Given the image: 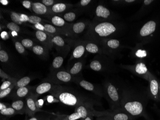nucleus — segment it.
<instances>
[{
	"label": "nucleus",
	"instance_id": "obj_1",
	"mask_svg": "<svg viewBox=\"0 0 160 120\" xmlns=\"http://www.w3.org/2000/svg\"><path fill=\"white\" fill-rule=\"evenodd\" d=\"M50 92L61 102L68 106H77L83 103L80 97L60 86L54 85Z\"/></svg>",
	"mask_w": 160,
	"mask_h": 120
},
{
	"label": "nucleus",
	"instance_id": "obj_2",
	"mask_svg": "<svg viewBox=\"0 0 160 120\" xmlns=\"http://www.w3.org/2000/svg\"><path fill=\"white\" fill-rule=\"evenodd\" d=\"M122 105V110L134 118L143 116L147 120L149 117L145 112V108L141 102L138 101H128L124 102Z\"/></svg>",
	"mask_w": 160,
	"mask_h": 120
},
{
	"label": "nucleus",
	"instance_id": "obj_3",
	"mask_svg": "<svg viewBox=\"0 0 160 120\" xmlns=\"http://www.w3.org/2000/svg\"><path fill=\"white\" fill-rule=\"evenodd\" d=\"M92 112L94 116L97 117L104 116L110 120H133L135 118L123 110L113 112H98L93 110Z\"/></svg>",
	"mask_w": 160,
	"mask_h": 120
},
{
	"label": "nucleus",
	"instance_id": "obj_4",
	"mask_svg": "<svg viewBox=\"0 0 160 120\" xmlns=\"http://www.w3.org/2000/svg\"><path fill=\"white\" fill-rule=\"evenodd\" d=\"M72 76L69 72L65 71H59L50 74L46 80L54 83H69L72 80Z\"/></svg>",
	"mask_w": 160,
	"mask_h": 120
},
{
	"label": "nucleus",
	"instance_id": "obj_5",
	"mask_svg": "<svg viewBox=\"0 0 160 120\" xmlns=\"http://www.w3.org/2000/svg\"><path fill=\"white\" fill-rule=\"evenodd\" d=\"M38 97V95L32 92L26 98L25 101L27 105V114L30 117L34 116V114L37 112L41 111L38 107L37 102Z\"/></svg>",
	"mask_w": 160,
	"mask_h": 120
},
{
	"label": "nucleus",
	"instance_id": "obj_6",
	"mask_svg": "<svg viewBox=\"0 0 160 120\" xmlns=\"http://www.w3.org/2000/svg\"><path fill=\"white\" fill-rule=\"evenodd\" d=\"M116 28L114 25L109 22H102L98 24L94 28L96 34L100 37H107L114 33Z\"/></svg>",
	"mask_w": 160,
	"mask_h": 120
},
{
	"label": "nucleus",
	"instance_id": "obj_7",
	"mask_svg": "<svg viewBox=\"0 0 160 120\" xmlns=\"http://www.w3.org/2000/svg\"><path fill=\"white\" fill-rule=\"evenodd\" d=\"M105 91L109 100L113 104V107H119L120 105L119 94L116 86L111 83L107 84L105 86Z\"/></svg>",
	"mask_w": 160,
	"mask_h": 120
},
{
	"label": "nucleus",
	"instance_id": "obj_8",
	"mask_svg": "<svg viewBox=\"0 0 160 120\" xmlns=\"http://www.w3.org/2000/svg\"><path fill=\"white\" fill-rule=\"evenodd\" d=\"M35 36L36 38L38 41L45 45L46 46L51 47L52 46L53 43L52 42V39H50L48 35V33L45 31L37 30L35 32Z\"/></svg>",
	"mask_w": 160,
	"mask_h": 120
},
{
	"label": "nucleus",
	"instance_id": "obj_9",
	"mask_svg": "<svg viewBox=\"0 0 160 120\" xmlns=\"http://www.w3.org/2000/svg\"><path fill=\"white\" fill-rule=\"evenodd\" d=\"M32 91V87L29 86H24L16 88L14 93L12 94L13 98L17 99H22L27 97L30 94Z\"/></svg>",
	"mask_w": 160,
	"mask_h": 120
},
{
	"label": "nucleus",
	"instance_id": "obj_10",
	"mask_svg": "<svg viewBox=\"0 0 160 120\" xmlns=\"http://www.w3.org/2000/svg\"><path fill=\"white\" fill-rule=\"evenodd\" d=\"M156 24L155 22L150 21L145 24L141 29L140 34L142 37L147 36L154 32Z\"/></svg>",
	"mask_w": 160,
	"mask_h": 120
},
{
	"label": "nucleus",
	"instance_id": "obj_11",
	"mask_svg": "<svg viewBox=\"0 0 160 120\" xmlns=\"http://www.w3.org/2000/svg\"><path fill=\"white\" fill-rule=\"evenodd\" d=\"M11 107L17 111L20 114H27V109L26 101L18 99L13 101L11 104Z\"/></svg>",
	"mask_w": 160,
	"mask_h": 120
},
{
	"label": "nucleus",
	"instance_id": "obj_12",
	"mask_svg": "<svg viewBox=\"0 0 160 120\" xmlns=\"http://www.w3.org/2000/svg\"><path fill=\"white\" fill-rule=\"evenodd\" d=\"M78 83L80 86H81L86 91L93 92L94 93L97 94L99 96H103V94L101 92V91L100 90H98L96 88V86L90 82L82 79V80H78Z\"/></svg>",
	"mask_w": 160,
	"mask_h": 120
},
{
	"label": "nucleus",
	"instance_id": "obj_13",
	"mask_svg": "<svg viewBox=\"0 0 160 120\" xmlns=\"http://www.w3.org/2000/svg\"><path fill=\"white\" fill-rule=\"evenodd\" d=\"M53 86V85L52 84L49 82H44L36 87L34 93L38 96L48 92L50 91Z\"/></svg>",
	"mask_w": 160,
	"mask_h": 120
},
{
	"label": "nucleus",
	"instance_id": "obj_14",
	"mask_svg": "<svg viewBox=\"0 0 160 120\" xmlns=\"http://www.w3.org/2000/svg\"><path fill=\"white\" fill-rule=\"evenodd\" d=\"M31 9L33 12L38 15H44L48 11L47 7L42 3L39 2L32 3Z\"/></svg>",
	"mask_w": 160,
	"mask_h": 120
},
{
	"label": "nucleus",
	"instance_id": "obj_15",
	"mask_svg": "<svg viewBox=\"0 0 160 120\" xmlns=\"http://www.w3.org/2000/svg\"><path fill=\"white\" fill-rule=\"evenodd\" d=\"M150 91L152 95L155 99H157L159 95V85L155 78H152L150 80Z\"/></svg>",
	"mask_w": 160,
	"mask_h": 120
},
{
	"label": "nucleus",
	"instance_id": "obj_16",
	"mask_svg": "<svg viewBox=\"0 0 160 120\" xmlns=\"http://www.w3.org/2000/svg\"><path fill=\"white\" fill-rule=\"evenodd\" d=\"M96 13L98 18L107 19L110 16V12L103 5H99L96 8Z\"/></svg>",
	"mask_w": 160,
	"mask_h": 120
},
{
	"label": "nucleus",
	"instance_id": "obj_17",
	"mask_svg": "<svg viewBox=\"0 0 160 120\" xmlns=\"http://www.w3.org/2000/svg\"><path fill=\"white\" fill-rule=\"evenodd\" d=\"M68 5L66 3H56L51 7V11L56 13H62L67 10Z\"/></svg>",
	"mask_w": 160,
	"mask_h": 120
},
{
	"label": "nucleus",
	"instance_id": "obj_18",
	"mask_svg": "<svg viewBox=\"0 0 160 120\" xmlns=\"http://www.w3.org/2000/svg\"><path fill=\"white\" fill-rule=\"evenodd\" d=\"M51 22L53 26L58 28H62L66 25V22L64 19L59 16H55L52 17Z\"/></svg>",
	"mask_w": 160,
	"mask_h": 120
},
{
	"label": "nucleus",
	"instance_id": "obj_19",
	"mask_svg": "<svg viewBox=\"0 0 160 120\" xmlns=\"http://www.w3.org/2000/svg\"><path fill=\"white\" fill-rule=\"evenodd\" d=\"M86 28V25L82 22H79L73 24L72 26V32L75 34H81L83 32Z\"/></svg>",
	"mask_w": 160,
	"mask_h": 120
},
{
	"label": "nucleus",
	"instance_id": "obj_20",
	"mask_svg": "<svg viewBox=\"0 0 160 120\" xmlns=\"http://www.w3.org/2000/svg\"><path fill=\"white\" fill-rule=\"evenodd\" d=\"M42 45H35L32 48V50L33 52L35 55L38 56H45L48 53L47 50Z\"/></svg>",
	"mask_w": 160,
	"mask_h": 120
},
{
	"label": "nucleus",
	"instance_id": "obj_21",
	"mask_svg": "<svg viewBox=\"0 0 160 120\" xmlns=\"http://www.w3.org/2000/svg\"><path fill=\"white\" fill-rule=\"evenodd\" d=\"M52 41L53 44L60 48H63L66 44L64 39L60 35H55L52 38Z\"/></svg>",
	"mask_w": 160,
	"mask_h": 120
},
{
	"label": "nucleus",
	"instance_id": "obj_22",
	"mask_svg": "<svg viewBox=\"0 0 160 120\" xmlns=\"http://www.w3.org/2000/svg\"><path fill=\"white\" fill-rule=\"evenodd\" d=\"M85 52V47L82 45L77 46L75 47L72 52V56L73 58H80L84 55Z\"/></svg>",
	"mask_w": 160,
	"mask_h": 120
},
{
	"label": "nucleus",
	"instance_id": "obj_23",
	"mask_svg": "<svg viewBox=\"0 0 160 120\" xmlns=\"http://www.w3.org/2000/svg\"><path fill=\"white\" fill-rule=\"evenodd\" d=\"M83 67V64L82 62H77L75 63L73 66L70 69L69 73L72 75H76L81 72Z\"/></svg>",
	"mask_w": 160,
	"mask_h": 120
},
{
	"label": "nucleus",
	"instance_id": "obj_24",
	"mask_svg": "<svg viewBox=\"0 0 160 120\" xmlns=\"http://www.w3.org/2000/svg\"><path fill=\"white\" fill-rule=\"evenodd\" d=\"M31 80H32V78L29 76H25V77H22L17 81L16 88H18L19 87L27 86L29 83H30Z\"/></svg>",
	"mask_w": 160,
	"mask_h": 120
},
{
	"label": "nucleus",
	"instance_id": "obj_25",
	"mask_svg": "<svg viewBox=\"0 0 160 120\" xmlns=\"http://www.w3.org/2000/svg\"><path fill=\"white\" fill-rule=\"evenodd\" d=\"M135 71L138 75H144L148 72V69L144 64L141 63L136 65L135 67Z\"/></svg>",
	"mask_w": 160,
	"mask_h": 120
},
{
	"label": "nucleus",
	"instance_id": "obj_26",
	"mask_svg": "<svg viewBox=\"0 0 160 120\" xmlns=\"http://www.w3.org/2000/svg\"><path fill=\"white\" fill-rule=\"evenodd\" d=\"M44 31L48 34H56L58 32H59L60 29L59 28H56L53 25L50 24H44Z\"/></svg>",
	"mask_w": 160,
	"mask_h": 120
},
{
	"label": "nucleus",
	"instance_id": "obj_27",
	"mask_svg": "<svg viewBox=\"0 0 160 120\" xmlns=\"http://www.w3.org/2000/svg\"><path fill=\"white\" fill-rule=\"evenodd\" d=\"M64 62V58L61 56L56 57L54 59L52 64V67L54 69H58L61 68Z\"/></svg>",
	"mask_w": 160,
	"mask_h": 120
},
{
	"label": "nucleus",
	"instance_id": "obj_28",
	"mask_svg": "<svg viewBox=\"0 0 160 120\" xmlns=\"http://www.w3.org/2000/svg\"><path fill=\"white\" fill-rule=\"evenodd\" d=\"M9 15L12 22L19 25L23 24V23L20 20L21 13H18L15 12L11 11L10 12Z\"/></svg>",
	"mask_w": 160,
	"mask_h": 120
},
{
	"label": "nucleus",
	"instance_id": "obj_29",
	"mask_svg": "<svg viewBox=\"0 0 160 120\" xmlns=\"http://www.w3.org/2000/svg\"><path fill=\"white\" fill-rule=\"evenodd\" d=\"M0 113L2 115H5V116H12V115L19 114L17 111L12 107H7L5 109L0 111Z\"/></svg>",
	"mask_w": 160,
	"mask_h": 120
},
{
	"label": "nucleus",
	"instance_id": "obj_30",
	"mask_svg": "<svg viewBox=\"0 0 160 120\" xmlns=\"http://www.w3.org/2000/svg\"><path fill=\"white\" fill-rule=\"evenodd\" d=\"M90 67L91 69L94 71L99 72L103 69V66L101 63L98 60H93L91 62L90 65Z\"/></svg>",
	"mask_w": 160,
	"mask_h": 120
},
{
	"label": "nucleus",
	"instance_id": "obj_31",
	"mask_svg": "<svg viewBox=\"0 0 160 120\" xmlns=\"http://www.w3.org/2000/svg\"><path fill=\"white\" fill-rule=\"evenodd\" d=\"M6 28L12 32L18 33L20 31L21 28L19 25L12 22H9L6 24Z\"/></svg>",
	"mask_w": 160,
	"mask_h": 120
},
{
	"label": "nucleus",
	"instance_id": "obj_32",
	"mask_svg": "<svg viewBox=\"0 0 160 120\" xmlns=\"http://www.w3.org/2000/svg\"><path fill=\"white\" fill-rule=\"evenodd\" d=\"M85 49L88 52L92 54H97L99 51L98 47L94 43H88L86 45Z\"/></svg>",
	"mask_w": 160,
	"mask_h": 120
},
{
	"label": "nucleus",
	"instance_id": "obj_33",
	"mask_svg": "<svg viewBox=\"0 0 160 120\" xmlns=\"http://www.w3.org/2000/svg\"><path fill=\"white\" fill-rule=\"evenodd\" d=\"M16 83L13 84L11 86L9 87L8 88L2 90V91H0V98L1 99H3L6 96L9 95L11 92L12 89L14 87H16Z\"/></svg>",
	"mask_w": 160,
	"mask_h": 120
},
{
	"label": "nucleus",
	"instance_id": "obj_34",
	"mask_svg": "<svg viewBox=\"0 0 160 120\" xmlns=\"http://www.w3.org/2000/svg\"><path fill=\"white\" fill-rule=\"evenodd\" d=\"M63 18L65 21L68 22H73L76 18V14L74 12H70L65 13L63 16Z\"/></svg>",
	"mask_w": 160,
	"mask_h": 120
},
{
	"label": "nucleus",
	"instance_id": "obj_35",
	"mask_svg": "<svg viewBox=\"0 0 160 120\" xmlns=\"http://www.w3.org/2000/svg\"><path fill=\"white\" fill-rule=\"evenodd\" d=\"M42 21H43L42 19L38 16H29V19L28 22L31 23V24L35 25V24H38V23H41Z\"/></svg>",
	"mask_w": 160,
	"mask_h": 120
},
{
	"label": "nucleus",
	"instance_id": "obj_36",
	"mask_svg": "<svg viewBox=\"0 0 160 120\" xmlns=\"http://www.w3.org/2000/svg\"><path fill=\"white\" fill-rule=\"evenodd\" d=\"M18 80L13 81V80H6L4 81L1 85V86L0 87V91H2L6 88H8L10 86H11L13 84L17 83Z\"/></svg>",
	"mask_w": 160,
	"mask_h": 120
},
{
	"label": "nucleus",
	"instance_id": "obj_37",
	"mask_svg": "<svg viewBox=\"0 0 160 120\" xmlns=\"http://www.w3.org/2000/svg\"><path fill=\"white\" fill-rule=\"evenodd\" d=\"M14 46H15V48H16L17 51L18 52L19 54L23 55L26 53L25 47L22 45L21 42H19V41H16L14 43Z\"/></svg>",
	"mask_w": 160,
	"mask_h": 120
},
{
	"label": "nucleus",
	"instance_id": "obj_38",
	"mask_svg": "<svg viewBox=\"0 0 160 120\" xmlns=\"http://www.w3.org/2000/svg\"><path fill=\"white\" fill-rule=\"evenodd\" d=\"M21 42L25 48H32L34 46V43L33 40L29 39H22Z\"/></svg>",
	"mask_w": 160,
	"mask_h": 120
},
{
	"label": "nucleus",
	"instance_id": "obj_39",
	"mask_svg": "<svg viewBox=\"0 0 160 120\" xmlns=\"http://www.w3.org/2000/svg\"><path fill=\"white\" fill-rule=\"evenodd\" d=\"M107 45L112 49H117L119 47V41L117 39H110L108 41Z\"/></svg>",
	"mask_w": 160,
	"mask_h": 120
},
{
	"label": "nucleus",
	"instance_id": "obj_40",
	"mask_svg": "<svg viewBox=\"0 0 160 120\" xmlns=\"http://www.w3.org/2000/svg\"><path fill=\"white\" fill-rule=\"evenodd\" d=\"M9 60V55L7 52L3 50H0V61L2 63H6Z\"/></svg>",
	"mask_w": 160,
	"mask_h": 120
},
{
	"label": "nucleus",
	"instance_id": "obj_41",
	"mask_svg": "<svg viewBox=\"0 0 160 120\" xmlns=\"http://www.w3.org/2000/svg\"><path fill=\"white\" fill-rule=\"evenodd\" d=\"M80 119H81L80 115L77 112H74V113L65 117L63 120H77Z\"/></svg>",
	"mask_w": 160,
	"mask_h": 120
},
{
	"label": "nucleus",
	"instance_id": "obj_42",
	"mask_svg": "<svg viewBox=\"0 0 160 120\" xmlns=\"http://www.w3.org/2000/svg\"><path fill=\"white\" fill-rule=\"evenodd\" d=\"M0 76L2 79H6V80H13V81H15V80H17L18 79H16V78H13V77H11L9 75L5 73L4 71H2V69H0Z\"/></svg>",
	"mask_w": 160,
	"mask_h": 120
},
{
	"label": "nucleus",
	"instance_id": "obj_43",
	"mask_svg": "<svg viewBox=\"0 0 160 120\" xmlns=\"http://www.w3.org/2000/svg\"><path fill=\"white\" fill-rule=\"evenodd\" d=\"M55 2L54 0H42V1H41V3L43 4H44L47 7L52 6L54 4H55Z\"/></svg>",
	"mask_w": 160,
	"mask_h": 120
},
{
	"label": "nucleus",
	"instance_id": "obj_44",
	"mask_svg": "<svg viewBox=\"0 0 160 120\" xmlns=\"http://www.w3.org/2000/svg\"><path fill=\"white\" fill-rule=\"evenodd\" d=\"M22 5L26 8L30 10L32 8V3L30 1L28 0H25L22 2Z\"/></svg>",
	"mask_w": 160,
	"mask_h": 120
},
{
	"label": "nucleus",
	"instance_id": "obj_45",
	"mask_svg": "<svg viewBox=\"0 0 160 120\" xmlns=\"http://www.w3.org/2000/svg\"><path fill=\"white\" fill-rule=\"evenodd\" d=\"M136 55L138 57L143 58L146 57L147 55V53L145 50H139L136 52Z\"/></svg>",
	"mask_w": 160,
	"mask_h": 120
},
{
	"label": "nucleus",
	"instance_id": "obj_46",
	"mask_svg": "<svg viewBox=\"0 0 160 120\" xmlns=\"http://www.w3.org/2000/svg\"><path fill=\"white\" fill-rule=\"evenodd\" d=\"M29 19V16L24 13H21L20 20L22 23L28 22Z\"/></svg>",
	"mask_w": 160,
	"mask_h": 120
},
{
	"label": "nucleus",
	"instance_id": "obj_47",
	"mask_svg": "<svg viewBox=\"0 0 160 120\" xmlns=\"http://www.w3.org/2000/svg\"><path fill=\"white\" fill-rule=\"evenodd\" d=\"M34 27L36 29H37L38 30L44 31V25L42 23H38V24H35L34 25Z\"/></svg>",
	"mask_w": 160,
	"mask_h": 120
},
{
	"label": "nucleus",
	"instance_id": "obj_48",
	"mask_svg": "<svg viewBox=\"0 0 160 120\" xmlns=\"http://www.w3.org/2000/svg\"><path fill=\"white\" fill-rule=\"evenodd\" d=\"M91 2V0H82L80 1V4L82 6H85L90 3Z\"/></svg>",
	"mask_w": 160,
	"mask_h": 120
},
{
	"label": "nucleus",
	"instance_id": "obj_49",
	"mask_svg": "<svg viewBox=\"0 0 160 120\" xmlns=\"http://www.w3.org/2000/svg\"><path fill=\"white\" fill-rule=\"evenodd\" d=\"M92 110V111H93ZM92 112L91 113H90L85 119H83V120H93V118L94 117V115H93V112Z\"/></svg>",
	"mask_w": 160,
	"mask_h": 120
},
{
	"label": "nucleus",
	"instance_id": "obj_50",
	"mask_svg": "<svg viewBox=\"0 0 160 120\" xmlns=\"http://www.w3.org/2000/svg\"><path fill=\"white\" fill-rule=\"evenodd\" d=\"M7 107V106L3 103H0V111L3 110V109H5Z\"/></svg>",
	"mask_w": 160,
	"mask_h": 120
},
{
	"label": "nucleus",
	"instance_id": "obj_51",
	"mask_svg": "<svg viewBox=\"0 0 160 120\" xmlns=\"http://www.w3.org/2000/svg\"><path fill=\"white\" fill-rule=\"evenodd\" d=\"M97 120H110L108 119V118L104 116H101V117H97Z\"/></svg>",
	"mask_w": 160,
	"mask_h": 120
},
{
	"label": "nucleus",
	"instance_id": "obj_52",
	"mask_svg": "<svg viewBox=\"0 0 160 120\" xmlns=\"http://www.w3.org/2000/svg\"><path fill=\"white\" fill-rule=\"evenodd\" d=\"M152 0H145L144 1V4L145 5H148L149 4H150V3H152Z\"/></svg>",
	"mask_w": 160,
	"mask_h": 120
},
{
	"label": "nucleus",
	"instance_id": "obj_53",
	"mask_svg": "<svg viewBox=\"0 0 160 120\" xmlns=\"http://www.w3.org/2000/svg\"><path fill=\"white\" fill-rule=\"evenodd\" d=\"M8 2L7 1H2V0H1L0 1V2H1V3H2L3 5H7V3H8Z\"/></svg>",
	"mask_w": 160,
	"mask_h": 120
},
{
	"label": "nucleus",
	"instance_id": "obj_54",
	"mask_svg": "<svg viewBox=\"0 0 160 120\" xmlns=\"http://www.w3.org/2000/svg\"><path fill=\"white\" fill-rule=\"evenodd\" d=\"M28 120H38L37 118H36V117H34V116H33V117H31L30 119H28Z\"/></svg>",
	"mask_w": 160,
	"mask_h": 120
},
{
	"label": "nucleus",
	"instance_id": "obj_55",
	"mask_svg": "<svg viewBox=\"0 0 160 120\" xmlns=\"http://www.w3.org/2000/svg\"><path fill=\"white\" fill-rule=\"evenodd\" d=\"M125 2L127 3H132L133 2H134V1H133V0H126V1H125Z\"/></svg>",
	"mask_w": 160,
	"mask_h": 120
},
{
	"label": "nucleus",
	"instance_id": "obj_56",
	"mask_svg": "<svg viewBox=\"0 0 160 120\" xmlns=\"http://www.w3.org/2000/svg\"><path fill=\"white\" fill-rule=\"evenodd\" d=\"M25 120H28V116H26V118H25Z\"/></svg>",
	"mask_w": 160,
	"mask_h": 120
},
{
	"label": "nucleus",
	"instance_id": "obj_57",
	"mask_svg": "<svg viewBox=\"0 0 160 120\" xmlns=\"http://www.w3.org/2000/svg\"><path fill=\"white\" fill-rule=\"evenodd\" d=\"M159 92H160V84L159 85Z\"/></svg>",
	"mask_w": 160,
	"mask_h": 120
},
{
	"label": "nucleus",
	"instance_id": "obj_58",
	"mask_svg": "<svg viewBox=\"0 0 160 120\" xmlns=\"http://www.w3.org/2000/svg\"><path fill=\"white\" fill-rule=\"evenodd\" d=\"M58 120V119H57V120Z\"/></svg>",
	"mask_w": 160,
	"mask_h": 120
}]
</instances>
